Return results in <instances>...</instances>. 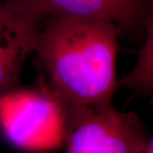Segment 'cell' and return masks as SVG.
Returning a JSON list of instances; mask_svg holds the SVG:
<instances>
[{"instance_id": "6da1fadb", "label": "cell", "mask_w": 153, "mask_h": 153, "mask_svg": "<svg viewBox=\"0 0 153 153\" xmlns=\"http://www.w3.org/2000/svg\"><path fill=\"white\" fill-rule=\"evenodd\" d=\"M122 33L118 26L105 20L47 18L34 51L48 77L44 87L66 105H112Z\"/></svg>"}, {"instance_id": "7a4b0ae2", "label": "cell", "mask_w": 153, "mask_h": 153, "mask_svg": "<svg viewBox=\"0 0 153 153\" xmlns=\"http://www.w3.org/2000/svg\"><path fill=\"white\" fill-rule=\"evenodd\" d=\"M65 105V153H140L148 139L134 113L101 107Z\"/></svg>"}, {"instance_id": "3957f363", "label": "cell", "mask_w": 153, "mask_h": 153, "mask_svg": "<svg viewBox=\"0 0 153 153\" xmlns=\"http://www.w3.org/2000/svg\"><path fill=\"white\" fill-rule=\"evenodd\" d=\"M65 105L49 89L17 88L0 97V125L8 140L27 151L63 144Z\"/></svg>"}, {"instance_id": "277c9868", "label": "cell", "mask_w": 153, "mask_h": 153, "mask_svg": "<svg viewBox=\"0 0 153 153\" xmlns=\"http://www.w3.org/2000/svg\"><path fill=\"white\" fill-rule=\"evenodd\" d=\"M46 19L28 0H0V97L19 88Z\"/></svg>"}, {"instance_id": "5b68a950", "label": "cell", "mask_w": 153, "mask_h": 153, "mask_svg": "<svg viewBox=\"0 0 153 153\" xmlns=\"http://www.w3.org/2000/svg\"><path fill=\"white\" fill-rule=\"evenodd\" d=\"M44 17L74 16L105 20L122 31L152 20L150 0H28Z\"/></svg>"}, {"instance_id": "8992f818", "label": "cell", "mask_w": 153, "mask_h": 153, "mask_svg": "<svg viewBox=\"0 0 153 153\" xmlns=\"http://www.w3.org/2000/svg\"><path fill=\"white\" fill-rule=\"evenodd\" d=\"M146 29L147 31V38L143 46L141 54L138 64L130 75L125 77L121 82H117L118 87H130L140 94H149L152 90V44H153V26L152 20L148 22Z\"/></svg>"}, {"instance_id": "52a82bcc", "label": "cell", "mask_w": 153, "mask_h": 153, "mask_svg": "<svg viewBox=\"0 0 153 153\" xmlns=\"http://www.w3.org/2000/svg\"><path fill=\"white\" fill-rule=\"evenodd\" d=\"M140 153H153V145H152V139L149 138L146 144L145 147Z\"/></svg>"}]
</instances>
